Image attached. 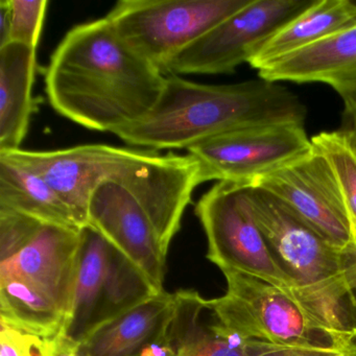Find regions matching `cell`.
<instances>
[{
    "label": "cell",
    "mask_w": 356,
    "mask_h": 356,
    "mask_svg": "<svg viewBox=\"0 0 356 356\" xmlns=\"http://www.w3.org/2000/svg\"><path fill=\"white\" fill-rule=\"evenodd\" d=\"M165 82V74L130 49L106 17L72 28L45 72L47 99L57 113L112 134L145 118Z\"/></svg>",
    "instance_id": "6da1fadb"
},
{
    "label": "cell",
    "mask_w": 356,
    "mask_h": 356,
    "mask_svg": "<svg viewBox=\"0 0 356 356\" xmlns=\"http://www.w3.org/2000/svg\"><path fill=\"white\" fill-rule=\"evenodd\" d=\"M0 156L42 177L83 228L89 225V201L99 183L120 185L145 208L168 251L193 191L202 184L199 165L188 154L84 145L55 151L18 149Z\"/></svg>",
    "instance_id": "7a4b0ae2"
},
{
    "label": "cell",
    "mask_w": 356,
    "mask_h": 356,
    "mask_svg": "<svg viewBox=\"0 0 356 356\" xmlns=\"http://www.w3.org/2000/svg\"><path fill=\"white\" fill-rule=\"evenodd\" d=\"M306 107L277 82L247 81L229 85L191 82L166 76L153 109L114 135L131 147L149 151L188 149L216 135L268 124L304 126Z\"/></svg>",
    "instance_id": "3957f363"
},
{
    "label": "cell",
    "mask_w": 356,
    "mask_h": 356,
    "mask_svg": "<svg viewBox=\"0 0 356 356\" xmlns=\"http://www.w3.org/2000/svg\"><path fill=\"white\" fill-rule=\"evenodd\" d=\"M245 186L256 222L291 280L289 295L323 326L356 341V312L345 282L356 250L337 247L268 191Z\"/></svg>",
    "instance_id": "277c9868"
},
{
    "label": "cell",
    "mask_w": 356,
    "mask_h": 356,
    "mask_svg": "<svg viewBox=\"0 0 356 356\" xmlns=\"http://www.w3.org/2000/svg\"><path fill=\"white\" fill-rule=\"evenodd\" d=\"M80 230L42 222L0 243V322L42 339L61 332L72 303Z\"/></svg>",
    "instance_id": "5b68a950"
},
{
    "label": "cell",
    "mask_w": 356,
    "mask_h": 356,
    "mask_svg": "<svg viewBox=\"0 0 356 356\" xmlns=\"http://www.w3.org/2000/svg\"><path fill=\"white\" fill-rule=\"evenodd\" d=\"M222 272L226 293L208 300V305L222 326L245 341L334 351L356 347V341L323 326L283 289L243 273Z\"/></svg>",
    "instance_id": "8992f818"
},
{
    "label": "cell",
    "mask_w": 356,
    "mask_h": 356,
    "mask_svg": "<svg viewBox=\"0 0 356 356\" xmlns=\"http://www.w3.org/2000/svg\"><path fill=\"white\" fill-rule=\"evenodd\" d=\"M159 291L91 225L80 230L72 303L60 339L78 347L93 331Z\"/></svg>",
    "instance_id": "52a82bcc"
},
{
    "label": "cell",
    "mask_w": 356,
    "mask_h": 356,
    "mask_svg": "<svg viewBox=\"0 0 356 356\" xmlns=\"http://www.w3.org/2000/svg\"><path fill=\"white\" fill-rule=\"evenodd\" d=\"M251 0H120L106 18L122 41L163 72L191 43Z\"/></svg>",
    "instance_id": "ba28073f"
},
{
    "label": "cell",
    "mask_w": 356,
    "mask_h": 356,
    "mask_svg": "<svg viewBox=\"0 0 356 356\" xmlns=\"http://www.w3.org/2000/svg\"><path fill=\"white\" fill-rule=\"evenodd\" d=\"M208 243L207 258L220 270L262 279L287 293L291 280L270 252L243 183L218 182L195 204Z\"/></svg>",
    "instance_id": "9c48e42d"
},
{
    "label": "cell",
    "mask_w": 356,
    "mask_h": 356,
    "mask_svg": "<svg viewBox=\"0 0 356 356\" xmlns=\"http://www.w3.org/2000/svg\"><path fill=\"white\" fill-rule=\"evenodd\" d=\"M314 1L251 0L179 53L163 74H233L241 64L250 63L268 39Z\"/></svg>",
    "instance_id": "30bf717a"
},
{
    "label": "cell",
    "mask_w": 356,
    "mask_h": 356,
    "mask_svg": "<svg viewBox=\"0 0 356 356\" xmlns=\"http://www.w3.org/2000/svg\"><path fill=\"white\" fill-rule=\"evenodd\" d=\"M314 152L302 124L238 129L187 149L197 161L202 184L208 181L252 184Z\"/></svg>",
    "instance_id": "8fae6325"
},
{
    "label": "cell",
    "mask_w": 356,
    "mask_h": 356,
    "mask_svg": "<svg viewBox=\"0 0 356 356\" xmlns=\"http://www.w3.org/2000/svg\"><path fill=\"white\" fill-rule=\"evenodd\" d=\"M291 208L321 235L343 250H355L345 202L328 160L314 151L252 183Z\"/></svg>",
    "instance_id": "7c38bea8"
},
{
    "label": "cell",
    "mask_w": 356,
    "mask_h": 356,
    "mask_svg": "<svg viewBox=\"0 0 356 356\" xmlns=\"http://www.w3.org/2000/svg\"><path fill=\"white\" fill-rule=\"evenodd\" d=\"M88 220L145 273L159 293L164 291L168 251L134 195L111 181L99 183L89 201Z\"/></svg>",
    "instance_id": "4fadbf2b"
},
{
    "label": "cell",
    "mask_w": 356,
    "mask_h": 356,
    "mask_svg": "<svg viewBox=\"0 0 356 356\" xmlns=\"http://www.w3.org/2000/svg\"><path fill=\"white\" fill-rule=\"evenodd\" d=\"M270 82L329 85L343 99L346 112L356 107V24L320 42L289 54L259 70Z\"/></svg>",
    "instance_id": "5bb4252c"
},
{
    "label": "cell",
    "mask_w": 356,
    "mask_h": 356,
    "mask_svg": "<svg viewBox=\"0 0 356 356\" xmlns=\"http://www.w3.org/2000/svg\"><path fill=\"white\" fill-rule=\"evenodd\" d=\"M174 299L162 330L166 356H251L247 341L222 326L197 291L181 289Z\"/></svg>",
    "instance_id": "9a60e30c"
},
{
    "label": "cell",
    "mask_w": 356,
    "mask_h": 356,
    "mask_svg": "<svg viewBox=\"0 0 356 356\" xmlns=\"http://www.w3.org/2000/svg\"><path fill=\"white\" fill-rule=\"evenodd\" d=\"M36 49L9 42L0 47V152L20 149L36 109L33 97Z\"/></svg>",
    "instance_id": "2e32d148"
},
{
    "label": "cell",
    "mask_w": 356,
    "mask_h": 356,
    "mask_svg": "<svg viewBox=\"0 0 356 356\" xmlns=\"http://www.w3.org/2000/svg\"><path fill=\"white\" fill-rule=\"evenodd\" d=\"M174 293L153 296L93 331L76 347L78 356H137L165 326Z\"/></svg>",
    "instance_id": "e0dca14e"
},
{
    "label": "cell",
    "mask_w": 356,
    "mask_h": 356,
    "mask_svg": "<svg viewBox=\"0 0 356 356\" xmlns=\"http://www.w3.org/2000/svg\"><path fill=\"white\" fill-rule=\"evenodd\" d=\"M355 24L356 3L350 0H314L305 11L268 39L249 64L259 72L277 60Z\"/></svg>",
    "instance_id": "ac0fdd59"
},
{
    "label": "cell",
    "mask_w": 356,
    "mask_h": 356,
    "mask_svg": "<svg viewBox=\"0 0 356 356\" xmlns=\"http://www.w3.org/2000/svg\"><path fill=\"white\" fill-rule=\"evenodd\" d=\"M0 208L28 214L47 224L83 228L72 208L42 177L1 156Z\"/></svg>",
    "instance_id": "d6986e66"
},
{
    "label": "cell",
    "mask_w": 356,
    "mask_h": 356,
    "mask_svg": "<svg viewBox=\"0 0 356 356\" xmlns=\"http://www.w3.org/2000/svg\"><path fill=\"white\" fill-rule=\"evenodd\" d=\"M314 151L332 168L343 193L356 250V143L349 131L322 132L312 139Z\"/></svg>",
    "instance_id": "ffe728a7"
},
{
    "label": "cell",
    "mask_w": 356,
    "mask_h": 356,
    "mask_svg": "<svg viewBox=\"0 0 356 356\" xmlns=\"http://www.w3.org/2000/svg\"><path fill=\"white\" fill-rule=\"evenodd\" d=\"M8 13V31L0 47L9 42L36 49L47 11V0H1Z\"/></svg>",
    "instance_id": "44dd1931"
},
{
    "label": "cell",
    "mask_w": 356,
    "mask_h": 356,
    "mask_svg": "<svg viewBox=\"0 0 356 356\" xmlns=\"http://www.w3.org/2000/svg\"><path fill=\"white\" fill-rule=\"evenodd\" d=\"M0 356H43L45 339L0 322Z\"/></svg>",
    "instance_id": "7402d4cb"
},
{
    "label": "cell",
    "mask_w": 356,
    "mask_h": 356,
    "mask_svg": "<svg viewBox=\"0 0 356 356\" xmlns=\"http://www.w3.org/2000/svg\"><path fill=\"white\" fill-rule=\"evenodd\" d=\"M247 348L251 356H356V347L334 351V350L286 347V346L273 345L264 341H247Z\"/></svg>",
    "instance_id": "603a6c76"
},
{
    "label": "cell",
    "mask_w": 356,
    "mask_h": 356,
    "mask_svg": "<svg viewBox=\"0 0 356 356\" xmlns=\"http://www.w3.org/2000/svg\"><path fill=\"white\" fill-rule=\"evenodd\" d=\"M345 282L350 301L356 312V257L349 264L345 272Z\"/></svg>",
    "instance_id": "cb8c5ba5"
},
{
    "label": "cell",
    "mask_w": 356,
    "mask_h": 356,
    "mask_svg": "<svg viewBox=\"0 0 356 356\" xmlns=\"http://www.w3.org/2000/svg\"><path fill=\"white\" fill-rule=\"evenodd\" d=\"M345 114L348 124H349V128L346 129V130L349 131L356 143V107L350 112H346Z\"/></svg>",
    "instance_id": "d4e9b609"
}]
</instances>
